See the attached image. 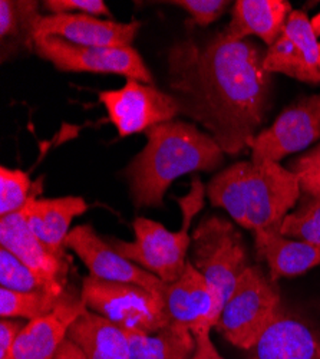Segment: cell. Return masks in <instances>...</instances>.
<instances>
[{
	"instance_id": "obj_1",
	"label": "cell",
	"mask_w": 320,
	"mask_h": 359,
	"mask_svg": "<svg viewBox=\"0 0 320 359\" xmlns=\"http://www.w3.org/2000/svg\"><path fill=\"white\" fill-rule=\"evenodd\" d=\"M254 42L231 41L223 32L204 48L191 41L168 56L169 86L180 112L202 124L224 154L250 147L265 121L270 74Z\"/></svg>"
},
{
	"instance_id": "obj_2",
	"label": "cell",
	"mask_w": 320,
	"mask_h": 359,
	"mask_svg": "<svg viewBox=\"0 0 320 359\" xmlns=\"http://www.w3.org/2000/svg\"><path fill=\"white\" fill-rule=\"evenodd\" d=\"M147 145L124 174L138 207H157L174 180L194 171L216 170L224 158L214 138L184 121L158 124L148 131Z\"/></svg>"
},
{
	"instance_id": "obj_3",
	"label": "cell",
	"mask_w": 320,
	"mask_h": 359,
	"mask_svg": "<svg viewBox=\"0 0 320 359\" xmlns=\"http://www.w3.org/2000/svg\"><path fill=\"white\" fill-rule=\"evenodd\" d=\"M213 205L239 226L256 231L280 229L300 200L298 177L279 163L242 161L218 172L207 186Z\"/></svg>"
},
{
	"instance_id": "obj_4",
	"label": "cell",
	"mask_w": 320,
	"mask_h": 359,
	"mask_svg": "<svg viewBox=\"0 0 320 359\" xmlns=\"http://www.w3.org/2000/svg\"><path fill=\"white\" fill-rule=\"evenodd\" d=\"M204 184L198 177L191 182L187 196L177 198L181 207L183 224L179 231H169L161 223L138 217L134 222L135 241H111L116 253L144 267L165 283L179 280L187 264V252L191 246L190 227L198 212L204 207Z\"/></svg>"
},
{
	"instance_id": "obj_5",
	"label": "cell",
	"mask_w": 320,
	"mask_h": 359,
	"mask_svg": "<svg viewBox=\"0 0 320 359\" xmlns=\"http://www.w3.org/2000/svg\"><path fill=\"white\" fill-rule=\"evenodd\" d=\"M190 248L191 263L213 292L214 313L218 320L225 302L249 267L243 236L228 220L209 216L194 229Z\"/></svg>"
},
{
	"instance_id": "obj_6",
	"label": "cell",
	"mask_w": 320,
	"mask_h": 359,
	"mask_svg": "<svg viewBox=\"0 0 320 359\" xmlns=\"http://www.w3.org/2000/svg\"><path fill=\"white\" fill-rule=\"evenodd\" d=\"M281 308L277 283L258 266H249L225 302L216 329L231 345L249 351Z\"/></svg>"
},
{
	"instance_id": "obj_7",
	"label": "cell",
	"mask_w": 320,
	"mask_h": 359,
	"mask_svg": "<svg viewBox=\"0 0 320 359\" xmlns=\"http://www.w3.org/2000/svg\"><path fill=\"white\" fill-rule=\"evenodd\" d=\"M81 297L85 306L125 331L155 334L169 322L164 296L132 283L86 276Z\"/></svg>"
},
{
	"instance_id": "obj_8",
	"label": "cell",
	"mask_w": 320,
	"mask_h": 359,
	"mask_svg": "<svg viewBox=\"0 0 320 359\" xmlns=\"http://www.w3.org/2000/svg\"><path fill=\"white\" fill-rule=\"evenodd\" d=\"M32 49L62 72L113 74L153 85L150 69L132 46H81L56 36H42L34 41Z\"/></svg>"
},
{
	"instance_id": "obj_9",
	"label": "cell",
	"mask_w": 320,
	"mask_h": 359,
	"mask_svg": "<svg viewBox=\"0 0 320 359\" xmlns=\"http://www.w3.org/2000/svg\"><path fill=\"white\" fill-rule=\"evenodd\" d=\"M99 101L120 137L145 133L158 124L174 121L180 114V105L171 94L135 79H127L121 89L101 93Z\"/></svg>"
},
{
	"instance_id": "obj_10",
	"label": "cell",
	"mask_w": 320,
	"mask_h": 359,
	"mask_svg": "<svg viewBox=\"0 0 320 359\" xmlns=\"http://www.w3.org/2000/svg\"><path fill=\"white\" fill-rule=\"evenodd\" d=\"M320 140V94L286 108L273 126L258 133L250 144L253 163H279Z\"/></svg>"
},
{
	"instance_id": "obj_11",
	"label": "cell",
	"mask_w": 320,
	"mask_h": 359,
	"mask_svg": "<svg viewBox=\"0 0 320 359\" xmlns=\"http://www.w3.org/2000/svg\"><path fill=\"white\" fill-rule=\"evenodd\" d=\"M65 248L72 250L88 267L90 275L97 279L138 285L161 296L165 293L168 283L116 253L90 224L72 229L67 237Z\"/></svg>"
},
{
	"instance_id": "obj_12",
	"label": "cell",
	"mask_w": 320,
	"mask_h": 359,
	"mask_svg": "<svg viewBox=\"0 0 320 359\" xmlns=\"http://www.w3.org/2000/svg\"><path fill=\"white\" fill-rule=\"evenodd\" d=\"M265 69L307 83L320 82L319 42L310 19L302 11L290 13L280 36L267 48Z\"/></svg>"
},
{
	"instance_id": "obj_13",
	"label": "cell",
	"mask_w": 320,
	"mask_h": 359,
	"mask_svg": "<svg viewBox=\"0 0 320 359\" xmlns=\"http://www.w3.org/2000/svg\"><path fill=\"white\" fill-rule=\"evenodd\" d=\"M139 26L138 20L120 23L82 13L39 16L32 31L31 48L34 41L42 36H56L81 46L128 48L135 39Z\"/></svg>"
},
{
	"instance_id": "obj_14",
	"label": "cell",
	"mask_w": 320,
	"mask_h": 359,
	"mask_svg": "<svg viewBox=\"0 0 320 359\" xmlns=\"http://www.w3.org/2000/svg\"><path fill=\"white\" fill-rule=\"evenodd\" d=\"M0 245L31 267L56 294L68 293V259L53 253L36 237L22 212L0 219Z\"/></svg>"
},
{
	"instance_id": "obj_15",
	"label": "cell",
	"mask_w": 320,
	"mask_h": 359,
	"mask_svg": "<svg viewBox=\"0 0 320 359\" xmlns=\"http://www.w3.org/2000/svg\"><path fill=\"white\" fill-rule=\"evenodd\" d=\"M85 309L81 294L71 292L52 313L26 323L15 342L11 359H55L71 325Z\"/></svg>"
},
{
	"instance_id": "obj_16",
	"label": "cell",
	"mask_w": 320,
	"mask_h": 359,
	"mask_svg": "<svg viewBox=\"0 0 320 359\" xmlns=\"http://www.w3.org/2000/svg\"><path fill=\"white\" fill-rule=\"evenodd\" d=\"M164 301L172 322L190 327H216L214 296L213 292L191 260L187 262L179 280L168 283Z\"/></svg>"
},
{
	"instance_id": "obj_17",
	"label": "cell",
	"mask_w": 320,
	"mask_h": 359,
	"mask_svg": "<svg viewBox=\"0 0 320 359\" xmlns=\"http://www.w3.org/2000/svg\"><path fill=\"white\" fill-rule=\"evenodd\" d=\"M253 351L256 359H320V337L302 318L281 308Z\"/></svg>"
},
{
	"instance_id": "obj_18",
	"label": "cell",
	"mask_w": 320,
	"mask_h": 359,
	"mask_svg": "<svg viewBox=\"0 0 320 359\" xmlns=\"http://www.w3.org/2000/svg\"><path fill=\"white\" fill-rule=\"evenodd\" d=\"M86 210L88 204L82 197L36 198L34 194L20 212L38 238L57 256L68 257L65 242L71 224Z\"/></svg>"
},
{
	"instance_id": "obj_19",
	"label": "cell",
	"mask_w": 320,
	"mask_h": 359,
	"mask_svg": "<svg viewBox=\"0 0 320 359\" xmlns=\"http://www.w3.org/2000/svg\"><path fill=\"white\" fill-rule=\"evenodd\" d=\"M254 243L258 259L267 263L269 278L274 283L320 266V246L284 237L280 229L256 231Z\"/></svg>"
},
{
	"instance_id": "obj_20",
	"label": "cell",
	"mask_w": 320,
	"mask_h": 359,
	"mask_svg": "<svg viewBox=\"0 0 320 359\" xmlns=\"http://www.w3.org/2000/svg\"><path fill=\"white\" fill-rule=\"evenodd\" d=\"M292 12V5L287 0H239L223 34L231 41L258 36L272 46Z\"/></svg>"
},
{
	"instance_id": "obj_21",
	"label": "cell",
	"mask_w": 320,
	"mask_h": 359,
	"mask_svg": "<svg viewBox=\"0 0 320 359\" xmlns=\"http://www.w3.org/2000/svg\"><path fill=\"white\" fill-rule=\"evenodd\" d=\"M88 359H130L128 338L123 327L86 308L68 331Z\"/></svg>"
},
{
	"instance_id": "obj_22",
	"label": "cell",
	"mask_w": 320,
	"mask_h": 359,
	"mask_svg": "<svg viewBox=\"0 0 320 359\" xmlns=\"http://www.w3.org/2000/svg\"><path fill=\"white\" fill-rule=\"evenodd\" d=\"M125 334L130 359H191L197 346L191 329L172 320L155 334L138 331H125Z\"/></svg>"
},
{
	"instance_id": "obj_23",
	"label": "cell",
	"mask_w": 320,
	"mask_h": 359,
	"mask_svg": "<svg viewBox=\"0 0 320 359\" xmlns=\"http://www.w3.org/2000/svg\"><path fill=\"white\" fill-rule=\"evenodd\" d=\"M57 296L49 292H15L0 289V316L2 319L25 318L34 320L52 313L69 294Z\"/></svg>"
},
{
	"instance_id": "obj_24",
	"label": "cell",
	"mask_w": 320,
	"mask_h": 359,
	"mask_svg": "<svg viewBox=\"0 0 320 359\" xmlns=\"http://www.w3.org/2000/svg\"><path fill=\"white\" fill-rule=\"evenodd\" d=\"M280 233L293 241L320 246V196L302 193L296 210L283 219Z\"/></svg>"
},
{
	"instance_id": "obj_25",
	"label": "cell",
	"mask_w": 320,
	"mask_h": 359,
	"mask_svg": "<svg viewBox=\"0 0 320 359\" xmlns=\"http://www.w3.org/2000/svg\"><path fill=\"white\" fill-rule=\"evenodd\" d=\"M0 285L15 292H49L56 294L31 267L4 248L0 249Z\"/></svg>"
},
{
	"instance_id": "obj_26",
	"label": "cell",
	"mask_w": 320,
	"mask_h": 359,
	"mask_svg": "<svg viewBox=\"0 0 320 359\" xmlns=\"http://www.w3.org/2000/svg\"><path fill=\"white\" fill-rule=\"evenodd\" d=\"M34 183L22 170L0 167V216L19 213L31 198Z\"/></svg>"
},
{
	"instance_id": "obj_27",
	"label": "cell",
	"mask_w": 320,
	"mask_h": 359,
	"mask_svg": "<svg viewBox=\"0 0 320 359\" xmlns=\"http://www.w3.org/2000/svg\"><path fill=\"white\" fill-rule=\"evenodd\" d=\"M39 16L36 2L2 0L0 2V35H2V39L25 34L27 43L31 45L34 26Z\"/></svg>"
},
{
	"instance_id": "obj_28",
	"label": "cell",
	"mask_w": 320,
	"mask_h": 359,
	"mask_svg": "<svg viewBox=\"0 0 320 359\" xmlns=\"http://www.w3.org/2000/svg\"><path fill=\"white\" fill-rule=\"evenodd\" d=\"M288 170L298 177L302 193L320 196V144L290 163Z\"/></svg>"
},
{
	"instance_id": "obj_29",
	"label": "cell",
	"mask_w": 320,
	"mask_h": 359,
	"mask_svg": "<svg viewBox=\"0 0 320 359\" xmlns=\"http://www.w3.org/2000/svg\"><path fill=\"white\" fill-rule=\"evenodd\" d=\"M169 5H176L187 11L193 25L206 27L220 19L230 4L225 0H174Z\"/></svg>"
},
{
	"instance_id": "obj_30",
	"label": "cell",
	"mask_w": 320,
	"mask_h": 359,
	"mask_svg": "<svg viewBox=\"0 0 320 359\" xmlns=\"http://www.w3.org/2000/svg\"><path fill=\"white\" fill-rule=\"evenodd\" d=\"M43 8L50 11V15H61L76 11L82 15L90 16H108L112 13L102 0H46L43 2Z\"/></svg>"
},
{
	"instance_id": "obj_31",
	"label": "cell",
	"mask_w": 320,
	"mask_h": 359,
	"mask_svg": "<svg viewBox=\"0 0 320 359\" xmlns=\"http://www.w3.org/2000/svg\"><path fill=\"white\" fill-rule=\"evenodd\" d=\"M25 326V323L13 319L0 320V359H11L15 342Z\"/></svg>"
},
{
	"instance_id": "obj_32",
	"label": "cell",
	"mask_w": 320,
	"mask_h": 359,
	"mask_svg": "<svg viewBox=\"0 0 320 359\" xmlns=\"http://www.w3.org/2000/svg\"><path fill=\"white\" fill-rule=\"evenodd\" d=\"M210 331L211 327L209 326H202L193 331L195 341H197V346L194 351V355L191 356V359H224L218 351L216 349L211 338H210Z\"/></svg>"
},
{
	"instance_id": "obj_33",
	"label": "cell",
	"mask_w": 320,
	"mask_h": 359,
	"mask_svg": "<svg viewBox=\"0 0 320 359\" xmlns=\"http://www.w3.org/2000/svg\"><path fill=\"white\" fill-rule=\"evenodd\" d=\"M55 359H88V356H86L79 345H76L71 338L67 337L65 341L61 344L60 349H57Z\"/></svg>"
},
{
	"instance_id": "obj_34",
	"label": "cell",
	"mask_w": 320,
	"mask_h": 359,
	"mask_svg": "<svg viewBox=\"0 0 320 359\" xmlns=\"http://www.w3.org/2000/svg\"><path fill=\"white\" fill-rule=\"evenodd\" d=\"M310 23H312V27H313L316 36H319L320 35V13L313 20H310Z\"/></svg>"
},
{
	"instance_id": "obj_35",
	"label": "cell",
	"mask_w": 320,
	"mask_h": 359,
	"mask_svg": "<svg viewBox=\"0 0 320 359\" xmlns=\"http://www.w3.org/2000/svg\"><path fill=\"white\" fill-rule=\"evenodd\" d=\"M319 68H320V42H319Z\"/></svg>"
}]
</instances>
